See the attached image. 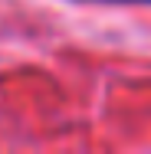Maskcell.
<instances>
[{
	"label": "cell",
	"mask_w": 151,
	"mask_h": 154,
	"mask_svg": "<svg viewBox=\"0 0 151 154\" xmlns=\"http://www.w3.org/2000/svg\"><path fill=\"white\" fill-rule=\"evenodd\" d=\"M105 3H151V0H105Z\"/></svg>",
	"instance_id": "obj_1"
}]
</instances>
